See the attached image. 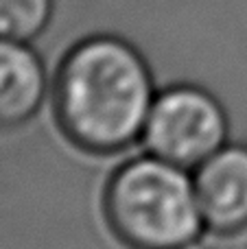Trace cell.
<instances>
[{
	"label": "cell",
	"mask_w": 247,
	"mask_h": 249,
	"mask_svg": "<svg viewBox=\"0 0 247 249\" xmlns=\"http://www.w3.org/2000/svg\"><path fill=\"white\" fill-rule=\"evenodd\" d=\"M142 136L151 155L182 168H197L226 146L228 118L206 90L175 86L156 96Z\"/></svg>",
	"instance_id": "obj_3"
},
{
	"label": "cell",
	"mask_w": 247,
	"mask_h": 249,
	"mask_svg": "<svg viewBox=\"0 0 247 249\" xmlns=\"http://www.w3.org/2000/svg\"><path fill=\"white\" fill-rule=\"evenodd\" d=\"M53 0H0V39L31 42L46 29Z\"/></svg>",
	"instance_id": "obj_6"
},
{
	"label": "cell",
	"mask_w": 247,
	"mask_h": 249,
	"mask_svg": "<svg viewBox=\"0 0 247 249\" xmlns=\"http://www.w3.org/2000/svg\"><path fill=\"white\" fill-rule=\"evenodd\" d=\"M153 101L151 72L125 39H83L61 61L55 114L61 131L86 151L114 153L136 142Z\"/></svg>",
	"instance_id": "obj_1"
},
{
	"label": "cell",
	"mask_w": 247,
	"mask_h": 249,
	"mask_svg": "<svg viewBox=\"0 0 247 249\" xmlns=\"http://www.w3.org/2000/svg\"><path fill=\"white\" fill-rule=\"evenodd\" d=\"M112 232L131 249L195 245L204 230L195 179L162 158H138L112 175L103 197Z\"/></svg>",
	"instance_id": "obj_2"
},
{
	"label": "cell",
	"mask_w": 247,
	"mask_h": 249,
	"mask_svg": "<svg viewBox=\"0 0 247 249\" xmlns=\"http://www.w3.org/2000/svg\"><path fill=\"white\" fill-rule=\"evenodd\" d=\"M46 94V70L24 42L0 39V131L33 118Z\"/></svg>",
	"instance_id": "obj_5"
},
{
	"label": "cell",
	"mask_w": 247,
	"mask_h": 249,
	"mask_svg": "<svg viewBox=\"0 0 247 249\" xmlns=\"http://www.w3.org/2000/svg\"><path fill=\"white\" fill-rule=\"evenodd\" d=\"M195 190L210 230L239 232L247 225V146H223L197 166Z\"/></svg>",
	"instance_id": "obj_4"
},
{
	"label": "cell",
	"mask_w": 247,
	"mask_h": 249,
	"mask_svg": "<svg viewBox=\"0 0 247 249\" xmlns=\"http://www.w3.org/2000/svg\"><path fill=\"white\" fill-rule=\"evenodd\" d=\"M179 249H199V247H197V243H195V245H188V247H179Z\"/></svg>",
	"instance_id": "obj_7"
}]
</instances>
